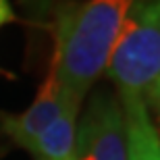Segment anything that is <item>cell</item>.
Here are the masks:
<instances>
[{
  "instance_id": "cell-1",
  "label": "cell",
  "mask_w": 160,
  "mask_h": 160,
  "mask_svg": "<svg viewBox=\"0 0 160 160\" xmlns=\"http://www.w3.org/2000/svg\"><path fill=\"white\" fill-rule=\"evenodd\" d=\"M146 0H83L65 2L56 11L54 52L56 71L67 96L83 104L100 75H104L127 19Z\"/></svg>"
},
{
  "instance_id": "cell-2",
  "label": "cell",
  "mask_w": 160,
  "mask_h": 160,
  "mask_svg": "<svg viewBox=\"0 0 160 160\" xmlns=\"http://www.w3.org/2000/svg\"><path fill=\"white\" fill-rule=\"evenodd\" d=\"M119 98L150 102L160 92V0H146L125 23L104 71Z\"/></svg>"
},
{
  "instance_id": "cell-3",
  "label": "cell",
  "mask_w": 160,
  "mask_h": 160,
  "mask_svg": "<svg viewBox=\"0 0 160 160\" xmlns=\"http://www.w3.org/2000/svg\"><path fill=\"white\" fill-rule=\"evenodd\" d=\"M75 160H127V129L119 96L96 89L75 127Z\"/></svg>"
},
{
  "instance_id": "cell-4",
  "label": "cell",
  "mask_w": 160,
  "mask_h": 160,
  "mask_svg": "<svg viewBox=\"0 0 160 160\" xmlns=\"http://www.w3.org/2000/svg\"><path fill=\"white\" fill-rule=\"evenodd\" d=\"M69 102L77 100H73L71 96L62 92L56 71L50 67L44 83L38 89L36 100L29 104V108L23 110L21 114H0V129L12 143L29 150L31 143L52 125V121L65 110Z\"/></svg>"
},
{
  "instance_id": "cell-5",
  "label": "cell",
  "mask_w": 160,
  "mask_h": 160,
  "mask_svg": "<svg viewBox=\"0 0 160 160\" xmlns=\"http://www.w3.org/2000/svg\"><path fill=\"white\" fill-rule=\"evenodd\" d=\"M127 129V160H160V131L146 102L119 98Z\"/></svg>"
},
{
  "instance_id": "cell-6",
  "label": "cell",
  "mask_w": 160,
  "mask_h": 160,
  "mask_svg": "<svg viewBox=\"0 0 160 160\" xmlns=\"http://www.w3.org/2000/svg\"><path fill=\"white\" fill-rule=\"evenodd\" d=\"M19 4L23 6L25 11L29 12L31 17L36 19H44L48 12L52 11L54 0H19Z\"/></svg>"
},
{
  "instance_id": "cell-7",
  "label": "cell",
  "mask_w": 160,
  "mask_h": 160,
  "mask_svg": "<svg viewBox=\"0 0 160 160\" xmlns=\"http://www.w3.org/2000/svg\"><path fill=\"white\" fill-rule=\"evenodd\" d=\"M15 21H17V12L12 8V2L11 0H0V27L15 23Z\"/></svg>"
},
{
  "instance_id": "cell-8",
  "label": "cell",
  "mask_w": 160,
  "mask_h": 160,
  "mask_svg": "<svg viewBox=\"0 0 160 160\" xmlns=\"http://www.w3.org/2000/svg\"><path fill=\"white\" fill-rule=\"evenodd\" d=\"M148 110H150V114H152V119H156L154 123H156V127H158V131H160V92L156 94L154 100L148 104Z\"/></svg>"
}]
</instances>
